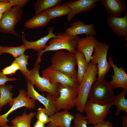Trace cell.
I'll list each match as a JSON object with an SVG mask.
<instances>
[{"label":"cell","instance_id":"cell-1","mask_svg":"<svg viewBox=\"0 0 127 127\" xmlns=\"http://www.w3.org/2000/svg\"><path fill=\"white\" fill-rule=\"evenodd\" d=\"M57 37L52 38L48 42V45L44 50L38 52L35 65L38 64L42 61L41 57L44 52L49 51L65 49L68 52L74 53L80 40L79 36L70 35L66 32L57 34Z\"/></svg>","mask_w":127,"mask_h":127},{"label":"cell","instance_id":"cell-2","mask_svg":"<svg viewBox=\"0 0 127 127\" xmlns=\"http://www.w3.org/2000/svg\"><path fill=\"white\" fill-rule=\"evenodd\" d=\"M97 65L91 63L88 64L87 69L78 87V95L75 106L78 111L84 112L85 105L88 100V96L91 87L97 80Z\"/></svg>","mask_w":127,"mask_h":127},{"label":"cell","instance_id":"cell-3","mask_svg":"<svg viewBox=\"0 0 127 127\" xmlns=\"http://www.w3.org/2000/svg\"><path fill=\"white\" fill-rule=\"evenodd\" d=\"M51 60V66L53 68L72 79H78V72L75 69L77 63L74 53L66 52L62 50L57 51Z\"/></svg>","mask_w":127,"mask_h":127},{"label":"cell","instance_id":"cell-4","mask_svg":"<svg viewBox=\"0 0 127 127\" xmlns=\"http://www.w3.org/2000/svg\"><path fill=\"white\" fill-rule=\"evenodd\" d=\"M40 65H34V67L24 75L26 80L35 85L39 91L47 92L54 99L59 95V90L62 85L59 83H52L48 79L41 77L39 74Z\"/></svg>","mask_w":127,"mask_h":127},{"label":"cell","instance_id":"cell-5","mask_svg":"<svg viewBox=\"0 0 127 127\" xmlns=\"http://www.w3.org/2000/svg\"><path fill=\"white\" fill-rule=\"evenodd\" d=\"M115 96L113 89L104 78L97 80L93 84L88 96L91 102L101 105L111 102Z\"/></svg>","mask_w":127,"mask_h":127},{"label":"cell","instance_id":"cell-6","mask_svg":"<svg viewBox=\"0 0 127 127\" xmlns=\"http://www.w3.org/2000/svg\"><path fill=\"white\" fill-rule=\"evenodd\" d=\"M110 46L109 44L99 41L94 48V53L91 61V63L94 64H98L97 80L102 78H105L111 67L107 57Z\"/></svg>","mask_w":127,"mask_h":127},{"label":"cell","instance_id":"cell-7","mask_svg":"<svg viewBox=\"0 0 127 127\" xmlns=\"http://www.w3.org/2000/svg\"><path fill=\"white\" fill-rule=\"evenodd\" d=\"M112 105V102L101 105L88 100L84 108V112L87 115V124L94 125L104 121Z\"/></svg>","mask_w":127,"mask_h":127},{"label":"cell","instance_id":"cell-8","mask_svg":"<svg viewBox=\"0 0 127 127\" xmlns=\"http://www.w3.org/2000/svg\"><path fill=\"white\" fill-rule=\"evenodd\" d=\"M23 13L22 7L16 6H13L3 13L0 21V32L20 36L15 29L16 25L21 19Z\"/></svg>","mask_w":127,"mask_h":127},{"label":"cell","instance_id":"cell-9","mask_svg":"<svg viewBox=\"0 0 127 127\" xmlns=\"http://www.w3.org/2000/svg\"><path fill=\"white\" fill-rule=\"evenodd\" d=\"M78 87L61 85L59 95L55 100L56 106L58 110H63L68 111L75 106Z\"/></svg>","mask_w":127,"mask_h":127},{"label":"cell","instance_id":"cell-10","mask_svg":"<svg viewBox=\"0 0 127 127\" xmlns=\"http://www.w3.org/2000/svg\"><path fill=\"white\" fill-rule=\"evenodd\" d=\"M18 96L13 98V101L10 105L11 107L10 109L6 113L0 115V127H3L9 121L7 117L12 112L19 108L26 107V109H34L36 108V100L30 98L27 95V92L24 90L21 89L19 90Z\"/></svg>","mask_w":127,"mask_h":127},{"label":"cell","instance_id":"cell-11","mask_svg":"<svg viewBox=\"0 0 127 127\" xmlns=\"http://www.w3.org/2000/svg\"><path fill=\"white\" fill-rule=\"evenodd\" d=\"M27 81L26 92L28 96L38 100L43 104L49 116L59 111L55 103V99L48 93L46 94V97L41 95L35 89L34 85L28 80Z\"/></svg>","mask_w":127,"mask_h":127},{"label":"cell","instance_id":"cell-12","mask_svg":"<svg viewBox=\"0 0 127 127\" xmlns=\"http://www.w3.org/2000/svg\"><path fill=\"white\" fill-rule=\"evenodd\" d=\"M42 77L52 83H59L62 85L78 87L80 83L78 79H74L56 70L50 66L42 71Z\"/></svg>","mask_w":127,"mask_h":127},{"label":"cell","instance_id":"cell-13","mask_svg":"<svg viewBox=\"0 0 127 127\" xmlns=\"http://www.w3.org/2000/svg\"><path fill=\"white\" fill-rule=\"evenodd\" d=\"M100 0H78L66 2L65 3L71 9L70 12L67 15V20L70 22L77 14L83 12H90L96 8L97 3Z\"/></svg>","mask_w":127,"mask_h":127},{"label":"cell","instance_id":"cell-14","mask_svg":"<svg viewBox=\"0 0 127 127\" xmlns=\"http://www.w3.org/2000/svg\"><path fill=\"white\" fill-rule=\"evenodd\" d=\"M108 58V63L114 71V74L111 75L112 79L109 83L113 90L118 88L127 90V74L124 67L122 66L118 67L114 63L111 57L109 56Z\"/></svg>","mask_w":127,"mask_h":127},{"label":"cell","instance_id":"cell-15","mask_svg":"<svg viewBox=\"0 0 127 127\" xmlns=\"http://www.w3.org/2000/svg\"><path fill=\"white\" fill-rule=\"evenodd\" d=\"M122 17L113 16L107 14V21L109 28L113 32L119 36L125 37L127 40V12Z\"/></svg>","mask_w":127,"mask_h":127},{"label":"cell","instance_id":"cell-16","mask_svg":"<svg viewBox=\"0 0 127 127\" xmlns=\"http://www.w3.org/2000/svg\"><path fill=\"white\" fill-rule=\"evenodd\" d=\"M54 29L53 26L49 27L48 28V34L37 40L30 41L26 39L25 35L23 34L21 37L22 41L26 49H32L36 51L39 52L44 50L46 47V44L50 39L57 37V35L54 34L53 31Z\"/></svg>","mask_w":127,"mask_h":127},{"label":"cell","instance_id":"cell-17","mask_svg":"<svg viewBox=\"0 0 127 127\" xmlns=\"http://www.w3.org/2000/svg\"><path fill=\"white\" fill-rule=\"evenodd\" d=\"M71 27L67 28L65 32L74 36L84 34L86 36L89 35L95 36L96 35L94 24L86 25L81 20L75 21L71 24Z\"/></svg>","mask_w":127,"mask_h":127},{"label":"cell","instance_id":"cell-18","mask_svg":"<svg viewBox=\"0 0 127 127\" xmlns=\"http://www.w3.org/2000/svg\"><path fill=\"white\" fill-rule=\"evenodd\" d=\"M50 122L46 127H71L75 116L68 111H58L49 116Z\"/></svg>","mask_w":127,"mask_h":127},{"label":"cell","instance_id":"cell-19","mask_svg":"<svg viewBox=\"0 0 127 127\" xmlns=\"http://www.w3.org/2000/svg\"><path fill=\"white\" fill-rule=\"evenodd\" d=\"M99 2L105 7L108 15L113 16L120 17L126 11L124 0H100Z\"/></svg>","mask_w":127,"mask_h":127},{"label":"cell","instance_id":"cell-20","mask_svg":"<svg viewBox=\"0 0 127 127\" xmlns=\"http://www.w3.org/2000/svg\"><path fill=\"white\" fill-rule=\"evenodd\" d=\"M98 41L94 36L91 35L80 38L76 50L84 55L88 63L90 62L93 50Z\"/></svg>","mask_w":127,"mask_h":127},{"label":"cell","instance_id":"cell-21","mask_svg":"<svg viewBox=\"0 0 127 127\" xmlns=\"http://www.w3.org/2000/svg\"><path fill=\"white\" fill-rule=\"evenodd\" d=\"M51 20L44 11L35 15L28 20L25 23L24 26L29 29L43 27L48 24Z\"/></svg>","mask_w":127,"mask_h":127},{"label":"cell","instance_id":"cell-22","mask_svg":"<svg viewBox=\"0 0 127 127\" xmlns=\"http://www.w3.org/2000/svg\"><path fill=\"white\" fill-rule=\"evenodd\" d=\"M51 19L68 15L71 9L65 4L63 3L56 5L44 11Z\"/></svg>","mask_w":127,"mask_h":127},{"label":"cell","instance_id":"cell-23","mask_svg":"<svg viewBox=\"0 0 127 127\" xmlns=\"http://www.w3.org/2000/svg\"><path fill=\"white\" fill-rule=\"evenodd\" d=\"M127 93V90H123L121 93L115 96L112 102V105H115L117 107L115 113L117 116L119 115L122 111H124L127 115V99L125 98Z\"/></svg>","mask_w":127,"mask_h":127},{"label":"cell","instance_id":"cell-24","mask_svg":"<svg viewBox=\"0 0 127 127\" xmlns=\"http://www.w3.org/2000/svg\"><path fill=\"white\" fill-rule=\"evenodd\" d=\"M13 88L12 85L0 86V111L3 106L13 101L14 95L11 92Z\"/></svg>","mask_w":127,"mask_h":127},{"label":"cell","instance_id":"cell-25","mask_svg":"<svg viewBox=\"0 0 127 127\" xmlns=\"http://www.w3.org/2000/svg\"><path fill=\"white\" fill-rule=\"evenodd\" d=\"M78 65L77 79L80 83L87 69L88 65L84 55L81 52L75 50L74 53Z\"/></svg>","mask_w":127,"mask_h":127},{"label":"cell","instance_id":"cell-26","mask_svg":"<svg viewBox=\"0 0 127 127\" xmlns=\"http://www.w3.org/2000/svg\"><path fill=\"white\" fill-rule=\"evenodd\" d=\"M36 114L34 112H31L28 114L25 112L21 115L16 116L11 122L15 127H31L32 119Z\"/></svg>","mask_w":127,"mask_h":127},{"label":"cell","instance_id":"cell-27","mask_svg":"<svg viewBox=\"0 0 127 127\" xmlns=\"http://www.w3.org/2000/svg\"><path fill=\"white\" fill-rule=\"evenodd\" d=\"M63 1V0H37L34 4L35 15L56 5L61 4Z\"/></svg>","mask_w":127,"mask_h":127},{"label":"cell","instance_id":"cell-28","mask_svg":"<svg viewBox=\"0 0 127 127\" xmlns=\"http://www.w3.org/2000/svg\"><path fill=\"white\" fill-rule=\"evenodd\" d=\"M26 50L24 44L17 47H9L0 45V55L4 53L10 54L14 57L17 58L24 53Z\"/></svg>","mask_w":127,"mask_h":127},{"label":"cell","instance_id":"cell-29","mask_svg":"<svg viewBox=\"0 0 127 127\" xmlns=\"http://www.w3.org/2000/svg\"><path fill=\"white\" fill-rule=\"evenodd\" d=\"M28 55H26L24 53L16 58L13 61L18 64L20 68L21 73L24 75L29 71L27 67L28 65Z\"/></svg>","mask_w":127,"mask_h":127},{"label":"cell","instance_id":"cell-30","mask_svg":"<svg viewBox=\"0 0 127 127\" xmlns=\"http://www.w3.org/2000/svg\"><path fill=\"white\" fill-rule=\"evenodd\" d=\"M74 120V127H89L87 126V120L86 116L80 113L75 114Z\"/></svg>","mask_w":127,"mask_h":127},{"label":"cell","instance_id":"cell-31","mask_svg":"<svg viewBox=\"0 0 127 127\" xmlns=\"http://www.w3.org/2000/svg\"><path fill=\"white\" fill-rule=\"evenodd\" d=\"M36 119L45 124L50 122V118L45 108L39 107L37 110Z\"/></svg>","mask_w":127,"mask_h":127},{"label":"cell","instance_id":"cell-32","mask_svg":"<svg viewBox=\"0 0 127 127\" xmlns=\"http://www.w3.org/2000/svg\"><path fill=\"white\" fill-rule=\"evenodd\" d=\"M18 70H20V67L17 63L13 61L10 65L3 69L2 72L6 75H11L15 73Z\"/></svg>","mask_w":127,"mask_h":127},{"label":"cell","instance_id":"cell-33","mask_svg":"<svg viewBox=\"0 0 127 127\" xmlns=\"http://www.w3.org/2000/svg\"><path fill=\"white\" fill-rule=\"evenodd\" d=\"M13 6V4L9 2H0V13L3 14L10 9Z\"/></svg>","mask_w":127,"mask_h":127},{"label":"cell","instance_id":"cell-34","mask_svg":"<svg viewBox=\"0 0 127 127\" xmlns=\"http://www.w3.org/2000/svg\"><path fill=\"white\" fill-rule=\"evenodd\" d=\"M17 79L15 78H8L7 75L3 74L2 71H0V86L5 85V83L8 81H14Z\"/></svg>","mask_w":127,"mask_h":127},{"label":"cell","instance_id":"cell-35","mask_svg":"<svg viewBox=\"0 0 127 127\" xmlns=\"http://www.w3.org/2000/svg\"><path fill=\"white\" fill-rule=\"evenodd\" d=\"M29 1V0H9V2L13 4V6H16L22 7L25 6Z\"/></svg>","mask_w":127,"mask_h":127},{"label":"cell","instance_id":"cell-36","mask_svg":"<svg viewBox=\"0 0 127 127\" xmlns=\"http://www.w3.org/2000/svg\"><path fill=\"white\" fill-rule=\"evenodd\" d=\"M93 127H113V124L109 121H104L101 123L94 125Z\"/></svg>","mask_w":127,"mask_h":127},{"label":"cell","instance_id":"cell-37","mask_svg":"<svg viewBox=\"0 0 127 127\" xmlns=\"http://www.w3.org/2000/svg\"><path fill=\"white\" fill-rule=\"evenodd\" d=\"M33 127H46V126L45 124L37 120Z\"/></svg>","mask_w":127,"mask_h":127},{"label":"cell","instance_id":"cell-38","mask_svg":"<svg viewBox=\"0 0 127 127\" xmlns=\"http://www.w3.org/2000/svg\"><path fill=\"white\" fill-rule=\"evenodd\" d=\"M122 125L123 127H127V115L122 117Z\"/></svg>","mask_w":127,"mask_h":127},{"label":"cell","instance_id":"cell-39","mask_svg":"<svg viewBox=\"0 0 127 127\" xmlns=\"http://www.w3.org/2000/svg\"><path fill=\"white\" fill-rule=\"evenodd\" d=\"M0 2H9V0H0Z\"/></svg>","mask_w":127,"mask_h":127},{"label":"cell","instance_id":"cell-40","mask_svg":"<svg viewBox=\"0 0 127 127\" xmlns=\"http://www.w3.org/2000/svg\"><path fill=\"white\" fill-rule=\"evenodd\" d=\"M3 127H15L14 126L12 125V126H9L7 124L5 125Z\"/></svg>","mask_w":127,"mask_h":127},{"label":"cell","instance_id":"cell-41","mask_svg":"<svg viewBox=\"0 0 127 127\" xmlns=\"http://www.w3.org/2000/svg\"><path fill=\"white\" fill-rule=\"evenodd\" d=\"M3 14L0 13V21L2 17Z\"/></svg>","mask_w":127,"mask_h":127}]
</instances>
